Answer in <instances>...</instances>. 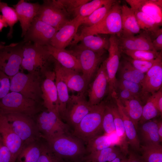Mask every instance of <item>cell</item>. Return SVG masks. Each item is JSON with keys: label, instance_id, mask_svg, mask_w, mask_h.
<instances>
[{"label": "cell", "instance_id": "obj_1", "mask_svg": "<svg viewBox=\"0 0 162 162\" xmlns=\"http://www.w3.org/2000/svg\"><path fill=\"white\" fill-rule=\"evenodd\" d=\"M121 6L116 0L104 18L98 23L84 27L79 35H76L72 44H76L83 37L89 35L110 34L121 37L122 33Z\"/></svg>", "mask_w": 162, "mask_h": 162}, {"label": "cell", "instance_id": "obj_2", "mask_svg": "<svg viewBox=\"0 0 162 162\" xmlns=\"http://www.w3.org/2000/svg\"><path fill=\"white\" fill-rule=\"evenodd\" d=\"M106 104L102 101L92 106L89 112L75 127L74 135L87 142L100 135L103 130L102 122Z\"/></svg>", "mask_w": 162, "mask_h": 162}, {"label": "cell", "instance_id": "obj_3", "mask_svg": "<svg viewBox=\"0 0 162 162\" xmlns=\"http://www.w3.org/2000/svg\"><path fill=\"white\" fill-rule=\"evenodd\" d=\"M22 49L21 67L23 69L29 73L38 74L45 70L52 56L44 46L24 42Z\"/></svg>", "mask_w": 162, "mask_h": 162}, {"label": "cell", "instance_id": "obj_4", "mask_svg": "<svg viewBox=\"0 0 162 162\" xmlns=\"http://www.w3.org/2000/svg\"><path fill=\"white\" fill-rule=\"evenodd\" d=\"M37 102L18 92H10L0 99V114L19 113L32 117L39 111Z\"/></svg>", "mask_w": 162, "mask_h": 162}, {"label": "cell", "instance_id": "obj_5", "mask_svg": "<svg viewBox=\"0 0 162 162\" xmlns=\"http://www.w3.org/2000/svg\"><path fill=\"white\" fill-rule=\"evenodd\" d=\"M4 115L14 132L24 144L38 141L41 137L36 123L31 116L19 113Z\"/></svg>", "mask_w": 162, "mask_h": 162}, {"label": "cell", "instance_id": "obj_6", "mask_svg": "<svg viewBox=\"0 0 162 162\" xmlns=\"http://www.w3.org/2000/svg\"><path fill=\"white\" fill-rule=\"evenodd\" d=\"M10 91L18 92L24 97L38 102L41 98L38 74L19 72L10 77Z\"/></svg>", "mask_w": 162, "mask_h": 162}, {"label": "cell", "instance_id": "obj_7", "mask_svg": "<svg viewBox=\"0 0 162 162\" xmlns=\"http://www.w3.org/2000/svg\"><path fill=\"white\" fill-rule=\"evenodd\" d=\"M50 149L60 158H75L82 156L85 149L78 138L62 134L46 140Z\"/></svg>", "mask_w": 162, "mask_h": 162}, {"label": "cell", "instance_id": "obj_8", "mask_svg": "<svg viewBox=\"0 0 162 162\" xmlns=\"http://www.w3.org/2000/svg\"><path fill=\"white\" fill-rule=\"evenodd\" d=\"M68 51L79 61L82 75L88 84L103 61V55L90 50L81 44Z\"/></svg>", "mask_w": 162, "mask_h": 162}, {"label": "cell", "instance_id": "obj_9", "mask_svg": "<svg viewBox=\"0 0 162 162\" xmlns=\"http://www.w3.org/2000/svg\"><path fill=\"white\" fill-rule=\"evenodd\" d=\"M23 43L22 41L3 45L0 49V70L10 78L20 72Z\"/></svg>", "mask_w": 162, "mask_h": 162}, {"label": "cell", "instance_id": "obj_10", "mask_svg": "<svg viewBox=\"0 0 162 162\" xmlns=\"http://www.w3.org/2000/svg\"><path fill=\"white\" fill-rule=\"evenodd\" d=\"M37 126L41 137L46 140L65 134L68 126L61 120L57 113L47 110L38 116Z\"/></svg>", "mask_w": 162, "mask_h": 162}, {"label": "cell", "instance_id": "obj_11", "mask_svg": "<svg viewBox=\"0 0 162 162\" xmlns=\"http://www.w3.org/2000/svg\"><path fill=\"white\" fill-rule=\"evenodd\" d=\"M68 14L56 0H44L35 17L58 30L69 21Z\"/></svg>", "mask_w": 162, "mask_h": 162}, {"label": "cell", "instance_id": "obj_12", "mask_svg": "<svg viewBox=\"0 0 162 162\" xmlns=\"http://www.w3.org/2000/svg\"><path fill=\"white\" fill-rule=\"evenodd\" d=\"M58 31L35 17L23 37V41L41 46L50 45L52 39Z\"/></svg>", "mask_w": 162, "mask_h": 162}, {"label": "cell", "instance_id": "obj_13", "mask_svg": "<svg viewBox=\"0 0 162 162\" xmlns=\"http://www.w3.org/2000/svg\"><path fill=\"white\" fill-rule=\"evenodd\" d=\"M109 90V82L105 60L100 65L94 80L89 84L88 102L91 106L99 104Z\"/></svg>", "mask_w": 162, "mask_h": 162}, {"label": "cell", "instance_id": "obj_14", "mask_svg": "<svg viewBox=\"0 0 162 162\" xmlns=\"http://www.w3.org/2000/svg\"><path fill=\"white\" fill-rule=\"evenodd\" d=\"M84 93L70 96L64 118L75 128L92 108Z\"/></svg>", "mask_w": 162, "mask_h": 162}, {"label": "cell", "instance_id": "obj_15", "mask_svg": "<svg viewBox=\"0 0 162 162\" xmlns=\"http://www.w3.org/2000/svg\"><path fill=\"white\" fill-rule=\"evenodd\" d=\"M84 18L78 16L69 21L55 33L50 45L58 49H65L71 44Z\"/></svg>", "mask_w": 162, "mask_h": 162}, {"label": "cell", "instance_id": "obj_16", "mask_svg": "<svg viewBox=\"0 0 162 162\" xmlns=\"http://www.w3.org/2000/svg\"><path fill=\"white\" fill-rule=\"evenodd\" d=\"M0 136L11 155L10 162H15L24 145L14 132L4 115L0 114Z\"/></svg>", "mask_w": 162, "mask_h": 162}, {"label": "cell", "instance_id": "obj_17", "mask_svg": "<svg viewBox=\"0 0 162 162\" xmlns=\"http://www.w3.org/2000/svg\"><path fill=\"white\" fill-rule=\"evenodd\" d=\"M162 52H160L154 62L146 73L142 85V93L145 98L149 94L158 91L162 85Z\"/></svg>", "mask_w": 162, "mask_h": 162}, {"label": "cell", "instance_id": "obj_18", "mask_svg": "<svg viewBox=\"0 0 162 162\" xmlns=\"http://www.w3.org/2000/svg\"><path fill=\"white\" fill-rule=\"evenodd\" d=\"M45 79L41 86V98L47 110L58 113V104L57 90L55 83L54 71L45 72Z\"/></svg>", "mask_w": 162, "mask_h": 162}, {"label": "cell", "instance_id": "obj_19", "mask_svg": "<svg viewBox=\"0 0 162 162\" xmlns=\"http://www.w3.org/2000/svg\"><path fill=\"white\" fill-rule=\"evenodd\" d=\"M54 70L58 73L69 90L84 94L88 84L82 74L75 70L62 67L55 59Z\"/></svg>", "mask_w": 162, "mask_h": 162}, {"label": "cell", "instance_id": "obj_20", "mask_svg": "<svg viewBox=\"0 0 162 162\" xmlns=\"http://www.w3.org/2000/svg\"><path fill=\"white\" fill-rule=\"evenodd\" d=\"M40 4L37 2L31 3L20 0L14 5L22 28L21 37L26 34L31 23L36 16Z\"/></svg>", "mask_w": 162, "mask_h": 162}, {"label": "cell", "instance_id": "obj_21", "mask_svg": "<svg viewBox=\"0 0 162 162\" xmlns=\"http://www.w3.org/2000/svg\"><path fill=\"white\" fill-rule=\"evenodd\" d=\"M119 47L123 50H141L156 51L152 43L150 33L143 31L136 35L118 37Z\"/></svg>", "mask_w": 162, "mask_h": 162}, {"label": "cell", "instance_id": "obj_22", "mask_svg": "<svg viewBox=\"0 0 162 162\" xmlns=\"http://www.w3.org/2000/svg\"><path fill=\"white\" fill-rule=\"evenodd\" d=\"M108 57L105 60L109 82L108 94L110 97L115 92L117 82L116 74L119 64L121 54L118 48L111 46L108 50Z\"/></svg>", "mask_w": 162, "mask_h": 162}, {"label": "cell", "instance_id": "obj_23", "mask_svg": "<svg viewBox=\"0 0 162 162\" xmlns=\"http://www.w3.org/2000/svg\"><path fill=\"white\" fill-rule=\"evenodd\" d=\"M134 10L142 12L152 17L159 26L162 25V7L156 4L154 0H126Z\"/></svg>", "mask_w": 162, "mask_h": 162}, {"label": "cell", "instance_id": "obj_24", "mask_svg": "<svg viewBox=\"0 0 162 162\" xmlns=\"http://www.w3.org/2000/svg\"><path fill=\"white\" fill-rule=\"evenodd\" d=\"M44 46L49 54L62 67L79 72H81L79 61L68 50L57 49L50 45Z\"/></svg>", "mask_w": 162, "mask_h": 162}, {"label": "cell", "instance_id": "obj_25", "mask_svg": "<svg viewBox=\"0 0 162 162\" xmlns=\"http://www.w3.org/2000/svg\"><path fill=\"white\" fill-rule=\"evenodd\" d=\"M116 104L124 123L126 136L128 144L135 150L139 151L140 144L135 126L132 121L124 111L122 104L115 94L112 97Z\"/></svg>", "mask_w": 162, "mask_h": 162}, {"label": "cell", "instance_id": "obj_26", "mask_svg": "<svg viewBox=\"0 0 162 162\" xmlns=\"http://www.w3.org/2000/svg\"><path fill=\"white\" fill-rule=\"evenodd\" d=\"M122 33L121 37L135 35L140 32L134 10L127 5L121 6Z\"/></svg>", "mask_w": 162, "mask_h": 162}, {"label": "cell", "instance_id": "obj_27", "mask_svg": "<svg viewBox=\"0 0 162 162\" xmlns=\"http://www.w3.org/2000/svg\"><path fill=\"white\" fill-rule=\"evenodd\" d=\"M117 73L119 79L132 81L142 86L146 74L136 69L129 62L124 58L120 61Z\"/></svg>", "mask_w": 162, "mask_h": 162}, {"label": "cell", "instance_id": "obj_28", "mask_svg": "<svg viewBox=\"0 0 162 162\" xmlns=\"http://www.w3.org/2000/svg\"><path fill=\"white\" fill-rule=\"evenodd\" d=\"M81 44L85 47L96 53L103 55L108 50L109 40L98 35H89L82 38L80 40Z\"/></svg>", "mask_w": 162, "mask_h": 162}, {"label": "cell", "instance_id": "obj_29", "mask_svg": "<svg viewBox=\"0 0 162 162\" xmlns=\"http://www.w3.org/2000/svg\"><path fill=\"white\" fill-rule=\"evenodd\" d=\"M157 122V120H150L142 124L140 135L144 145L160 144Z\"/></svg>", "mask_w": 162, "mask_h": 162}, {"label": "cell", "instance_id": "obj_30", "mask_svg": "<svg viewBox=\"0 0 162 162\" xmlns=\"http://www.w3.org/2000/svg\"><path fill=\"white\" fill-rule=\"evenodd\" d=\"M38 141L24 144L15 162H37L41 151Z\"/></svg>", "mask_w": 162, "mask_h": 162}, {"label": "cell", "instance_id": "obj_31", "mask_svg": "<svg viewBox=\"0 0 162 162\" xmlns=\"http://www.w3.org/2000/svg\"><path fill=\"white\" fill-rule=\"evenodd\" d=\"M55 74V83L57 90L58 100V112L61 118H64L66 110L70 96L69 90L58 73L54 70Z\"/></svg>", "mask_w": 162, "mask_h": 162}, {"label": "cell", "instance_id": "obj_32", "mask_svg": "<svg viewBox=\"0 0 162 162\" xmlns=\"http://www.w3.org/2000/svg\"><path fill=\"white\" fill-rule=\"evenodd\" d=\"M120 101L124 111L133 122L137 130L142 112L143 106L140 101L132 99Z\"/></svg>", "mask_w": 162, "mask_h": 162}, {"label": "cell", "instance_id": "obj_33", "mask_svg": "<svg viewBox=\"0 0 162 162\" xmlns=\"http://www.w3.org/2000/svg\"><path fill=\"white\" fill-rule=\"evenodd\" d=\"M122 153L120 148L111 146L90 153L87 157V160L90 162H110L120 155Z\"/></svg>", "mask_w": 162, "mask_h": 162}, {"label": "cell", "instance_id": "obj_34", "mask_svg": "<svg viewBox=\"0 0 162 162\" xmlns=\"http://www.w3.org/2000/svg\"><path fill=\"white\" fill-rule=\"evenodd\" d=\"M139 151L144 162H162V146L160 144L140 145Z\"/></svg>", "mask_w": 162, "mask_h": 162}, {"label": "cell", "instance_id": "obj_35", "mask_svg": "<svg viewBox=\"0 0 162 162\" xmlns=\"http://www.w3.org/2000/svg\"><path fill=\"white\" fill-rule=\"evenodd\" d=\"M111 0H93L82 5L72 11L70 13L74 17L80 16L85 18L92 14L95 10L107 4Z\"/></svg>", "mask_w": 162, "mask_h": 162}, {"label": "cell", "instance_id": "obj_36", "mask_svg": "<svg viewBox=\"0 0 162 162\" xmlns=\"http://www.w3.org/2000/svg\"><path fill=\"white\" fill-rule=\"evenodd\" d=\"M116 1L111 0L109 3L95 10L90 15L83 19L82 24L84 25V27H88L98 23L106 16Z\"/></svg>", "mask_w": 162, "mask_h": 162}, {"label": "cell", "instance_id": "obj_37", "mask_svg": "<svg viewBox=\"0 0 162 162\" xmlns=\"http://www.w3.org/2000/svg\"><path fill=\"white\" fill-rule=\"evenodd\" d=\"M134 10L140 29L150 33L151 36L160 28V26L150 16L139 10Z\"/></svg>", "mask_w": 162, "mask_h": 162}, {"label": "cell", "instance_id": "obj_38", "mask_svg": "<svg viewBox=\"0 0 162 162\" xmlns=\"http://www.w3.org/2000/svg\"><path fill=\"white\" fill-rule=\"evenodd\" d=\"M0 12L2 13V16L10 27L7 37L11 38L13 33V26L18 21L16 12L14 8L9 6L7 3L1 2L0 0Z\"/></svg>", "mask_w": 162, "mask_h": 162}, {"label": "cell", "instance_id": "obj_39", "mask_svg": "<svg viewBox=\"0 0 162 162\" xmlns=\"http://www.w3.org/2000/svg\"><path fill=\"white\" fill-rule=\"evenodd\" d=\"M87 143V150L90 153L112 146L109 136L104 134L95 136Z\"/></svg>", "mask_w": 162, "mask_h": 162}, {"label": "cell", "instance_id": "obj_40", "mask_svg": "<svg viewBox=\"0 0 162 162\" xmlns=\"http://www.w3.org/2000/svg\"><path fill=\"white\" fill-rule=\"evenodd\" d=\"M113 115L116 131L126 148L128 149V142L126 136L124 123L116 104L110 105Z\"/></svg>", "mask_w": 162, "mask_h": 162}, {"label": "cell", "instance_id": "obj_41", "mask_svg": "<svg viewBox=\"0 0 162 162\" xmlns=\"http://www.w3.org/2000/svg\"><path fill=\"white\" fill-rule=\"evenodd\" d=\"M123 53L133 59L142 61H150L156 59L160 52L150 50H123L121 51Z\"/></svg>", "mask_w": 162, "mask_h": 162}, {"label": "cell", "instance_id": "obj_42", "mask_svg": "<svg viewBox=\"0 0 162 162\" xmlns=\"http://www.w3.org/2000/svg\"><path fill=\"white\" fill-rule=\"evenodd\" d=\"M159 115H160V113L155 106L151 95L147 99L146 104L143 106L142 116L139 122L142 124Z\"/></svg>", "mask_w": 162, "mask_h": 162}, {"label": "cell", "instance_id": "obj_43", "mask_svg": "<svg viewBox=\"0 0 162 162\" xmlns=\"http://www.w3.org/2000/svg\"><path fill=\"white\" fill-rule=\"evenodd\" d=\"M117 86L128 91L140 101L141 99H145L142 93V86L139 84L130 81L119 79L117 80L116 87Z\"/></svg>", "mask_w": 162, "mask_h": 162}, {"label": "cell", "instance_id": "obj_44", "mask_svg": "<svg viewBox=\"0 0 162 162\" xmlns=\"http://www.w3.org/2000/svg\"><path fill=\"white\" fill-rule=\"evenodd\" d=\"M102 126L104 134L108 135L116 131L113 116L110 106L106 104L104 112Z\"/></svg>", "mask_w": 162, "mask_h": 162}, {"label": "cell", "instance_id": "obj_45", "mask_svg": "<svg viewBox=\"0 0 162 162\" xmlns=\"http://www.w3.org/2000/svg\"><path fill=\"white\" fill-rule=\"evenodd\" d=\"M37 162H63L62 158L56 154L48 144H41V151Z\"/></svg>", "mask_w": 162, "mask_h": 162}, {"label": "cell", "instance_id": "obj_46", "mask_svg": "<svg viewBox=\"0 0 162 162\" xmlns=\"http://www.w3.org/2000/svg\"><path fill=\"white\" fill-rule=\"evenodd\" d=\"M123 58L129 62L136 69L145 74L152 67L155 59L150 61L140 60L133 59L127 56H124Z\"/></svg>", "mask_w": 162, "mask_h": 162}, {"label": "cell", "instance_id": "obj_47", "mask_svg": "<svg viewBox=\"0 0 162 162\" xmlns=\"http://www.w3.org/2000/svg\"><path fill=\"white\" fill-rule=\"evenodd\" d=\"M89 0H58L57 3L68 13L90 1Z\"/></svg>", "mask_w": 162, "mask_h": 162}, {"label": "cell", "instance_id": "obj_48", "mask_svg": "<svg viewBox=\"0 0 162 162\" xmlns=\"http://www.w3.org/2000/svg\"><path fill=\"white\" fill-rule=\"evenodd\" d=\"M10 78L0 70V99L10 92Z\"/></svg>", "mask_w": 162, "mask_h": 162}, {"label": "cell", "instance_id": "obj_49", "mask_svg": "<svg viewBox=\"0 0 162 162\" xmlns=\"http://www.w3.org/2000/svg\"><path fill=\"white\" fill-rule=\"evenodd\" d=\"M115 94L117 98L120 101L132 99H137L134 95L128 91L118 86L116 87Z\"/></svg>", "mask_w": 162, "mask_h": 162}, {"label": "cell", "instance_id": "obj_50", "mask_svg": "<svg viewBox=\"0 0 162 162\" xmlns=\"http://www.w3.org/2000/svg\"><path fill=\"white\" fill-rule=\"evenodd\" d=\"M11 153L0 136V162H10Z\"/></svg>", "mask_w": 162, "mask_h": 162}, {"label": "cell", "instance_id": "obj_51", "mask_svg": "<svg viewBox=\"0 0 162 162\" xmlns=\"http://www.w3.org/2000/svg\"><path fill=\"white\" fill-rule=\"evenodd\" d=\"M153 102L161 116L162 114V88H161L158 91L151 95Z\"/></svg>", "mask_w": 162, "mask_h": 162}, {"label": "cell", "instance_id": "obj_52", "mask_svg": "<svg viewBox=\"0 0 162 162\" xmlns=\"http://www.w3.org/2000/svg\"><path fill=\"white\" fill-rule=\"evenodd\" d=\"M154 50L156 51L162 50V34L158 36L152 42Z\"/></svg>", "mask_w": 162, "mask_h": 162}, {"label": "cell", "instance_id": "obj_53", "mask_svg": "<svg viewBox=\"0 0 162 162\" xmlns=\"http://www.w3.org/2000/svg\"><path fill=\"white\" fill-rule=\"evenodd\" d=\"M127 162H144L139 156L133 152H130L129 153L127 158Z\"/></svg>", "mask_w": 162, "mask_h": 162}, {"label": "cell", "instance_id": "obj_54", "mask_svg": "<svg viewBox=\"0 0 162 162\" xmlns=\"http://www.w3.org/2000/svg\"><path fill=\"white\" fill-rule=\"evenodd\" d=\"M127 158L125 157V155L121 154L110 162H127Z\"/></svg>", "mask_w": 162, "mask_h": 162}, {"label": "cell", "instance_id": "obj_55", "mask_svg": "<svg viewBox=\"0 0 162 162\" xmlns=\"http://www.w3.org/2000/svg\"><path fill=\"white\" fill-rule=\"evenodd\" d=\"M158 132L160 138V142L162 141V122L161 120L157 122Z\"/></svg>", "mask_w": 162, "mask_h": 162}, {"label": "cell", "instance_id": "obj_56", "mask_svg": "<svg viewBox=\"0 0 162 162\" xmlns=\"http://www.w3.org/2000/svg\"><path fill=\"white\" fill-rule=\"evenodd\" d=\"M8 25L2 15L0 14V32L4 27H7Z\"/></svg>", "mask_w": 162, "mask_h": 162}, {"label": "cell", "instance_id": "obj_57", "mask_svg": "<svg viewBox=\"0 0 162 162\" xmlns=\"http://www.w3.org/2000/svg\"><path fill=\"white\" fill-rule=\"evenodd\" d=\"M90 162L88 160H87L86 161L84 162Z\"/></svg>", "mask_w": 162, "mask_h": 162}, {"label": "cell", "instance_id": "obj_58", "mask_svg": "<svg viewBox=\"0 0 162 162\" xmlns=\"http://www.w3.org/2000/svg\"><path fill=\"white\" fill-rule=\"evenodd\" d=\"M3 45L0 44V49L3 46Z\"/></svg>", "mask_w": 162, "mask_h": 162}]
</instances>
